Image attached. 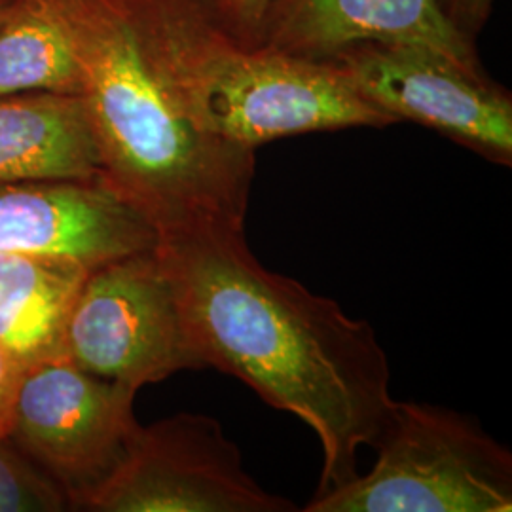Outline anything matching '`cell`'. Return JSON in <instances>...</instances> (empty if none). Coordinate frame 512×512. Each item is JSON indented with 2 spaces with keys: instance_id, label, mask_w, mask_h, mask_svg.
<instances>
[{
  "instance_id": "cell-1",
  "label": "cell",
  "mask_w": 512,
  "mask_h": 512,
  "mask_svg": "<svg viewBox=\"0 0 512 512\" xmlns=\"http://www.w3.org/2000/svg\"><path fill=\"white\" fill-rule=\"evenodd\" d=\"M158 253L203 368L238 378L310 425L323 448L317 492L357 475L359 450L393 403L389 361L370 323L264 268L245 226L165 232Z\"/></svg>"
},
{
  "instance_id": "cell-18",
  "label": "cell",
  "mask_w": 512,
  "mask_h": 512,
  "mask_svg": "<svg viewBox=\"0 0 512 512\" xmlns=\"http://www.w3.org/2000/svg\"><path fill=\"white\" fill-rule=\"evenodd\" d=\"M14 4V0H0V18L8 12V8Z\"/></svg>"
},
{
  "instance_id": "cell-14",
  "label": "cell",
  "mask_w": 512,
  "mask_h": 512,
  "mask_svg": "<svg viewBox=\"0 0 512 512\" xmlns=\"http://www.w3.org/2000/svg\"><path fill=\"white\" fill-rule=\"evenodd\" d=\"M71 503L50 476L0 439V512L69 511Z\"/></svg>"
},
{
  "instance_id": "cell-5",
  "label": "cell",
  "mask_w": 512,
  "mask_h": 512,
  "mask_svg": "<svg viewBox=\"0 0 512 512\" xmlns=\"http://www.w3.org/2000/svg\"><path fill=\"white\" fill-rule=\"evenodd\" d=\"M63 355L135 391L181 370H203L158 247L88 272L67 323Z\"/></svg>"
},
{
  "instance_id": "cell-17",
  "label": "cell",
  "mask_w": 512,
  "mask_h": 512,
  "mask_svg": "<svg viewBox=\"0 0 512 512\" xmlns=\"http://www.w3.org/2000/svg\"><path fill=\"white\" fill-rule=\"evenodd\" d=\"M19 376L21 368L12 361V357L4 349L0 348V439H6Z\"/></svg>"
},
{
  "instance_id": "cell-4",
  "label": "cell",
  "mask_w": 512,
  "mask_h": 512,
  "mask_svg": "<svg viewBox=\"0 0 512 512\" xmlns=\"http://www.w3.org/2000/svg\"><path fill=\"white\" fill-rule=\"evenodd\" d=\"M370 446L366 475L315 492L304 511H512V454L471 416L393 399Z\"/></svg>"
},
{
  "instance_id": "cell-9",
  "label": "cell",
  "mask_w": 512,
  "mask_h": 512,
  "mask_svg": "<svg viewBox=\"0 0 512 512\" xmlns=\"http://www.w3.org/2000/svg\"><path fill=\"white\" fill-rule=\"evenodd\" d=\"M158 243L154 222L103 181L0 183V253L67 258L92 270Z\"/></svg>"
},
{
  "instance_id": "cell-11",
  "label": "cell",
  "mask_w": 512,
  "mask_h": 512,
  "mask_svg": "<svg viewBox=\"0 0 512 512\" xmlns=\"http://www.w3.org/2000/svg\"><path fill=\"white\" fill-rule=\"evenodd\" d=\"M101 175L82 95H0V183L101 181Z\"/></svg>"
},
{
  "instance_id": "cell-8",
  "label": "cell",
  "mask_w": 512,
  "mask_h": 512,
  "mask_svg": "<svg viewBox=\"0 0 512 512\" xmlns=\"http://www.w3.org/2000/svg\"><path fill=\"white\" fill-rule=\"evenodd\" d=\"M372 105L494 164L512 165V97L484 69L412 42L368 40L330 57Z\"/></svg>"
},
{
  "instance_id": "cell-7",
  "label": "cell",
  "mask_w": 512,
  "mask_h": 512,
  "mask_svg": "<svg viewBox=\"0 0 512 512\" xmlns=\"http://www.w3.org/2000/svg\"><path fill=\"white\" fill-rule=\"evenodd\" d=\"M82 511L294 512L296 505L247 473L219 420L184 412L141 425Z\"/></svg>"
},
{
  "instance_id": "cell-15",
  "label": "cell",
  "mask_w": 512,
  "mask_h": 512,
  "mask_svg": "<svg viewBox=\"0 0 512 512\" xmlns=\"http://www.w3.org/2000/svg\"><path fill=\"white\" fill-rule=\"evenodd\" d=\"M272 0H207L211 18L239 44L255 48L258 29Z\"/></svg>"
},
{
  "instance_id": "cell-2",
  "label": "cell",
  "mask_w": 512,
  "mask_h": 512,
  "mask_svg": "<svg viewBox=\"0 0 512 512\" xmlns=\"http://www.w3.org/2000/svg\"><path fill=\"white\" fill-rule=\"evenodd\" d=\"M101 181L160 236L196 224L245 226L255 150L224 143L179 109L137 0H61Z\"/></svg>"
},
{
  "instance_id": "cell-10",
  "label": "cell",
  "mask_w": 512,
  "mask_h": 512,
  "mask_svg": "<svg viewBox=\"0 0 512 512\" xmlns=\"http://www.w3.org/2000/svg\"><path fill=\"white\" fill-rule=\"evenodd\" d=\"M368 40L423 44L482 67L475 42L444 18L435 0H272L255 48L330 59Z\"/></svg>"
},
{
  "instance_id": "cell-16",
  "label": "cell",
  "mask_w": 512,
  "mask_h": 512,
  "mask_svg": "<svg viewBox=\"0 0 512 512\" xmlns=\"http://www.w3.org/2000/svg\"><path fill=\"white\" fill-rule=\"evenodd\" d=\"M444 18L448 19L463 37L475 42L492 16L495 0H435Z\"/></svg>"
},
{
  "instance_id": "cell-13",
  "label": "cell",
  "mask_w": 512,
  "mask_h": 512,
  "mask_svg": "<svg viewBox=\"0 0 512 512\" xmlns=\"http://www.w3.org/2000/svg\"><path fill=\"white\" fill-rule=\"evenodd\" d=\"M80 90V63L61 0H14L0 18V95Z\"/></svg>"
},
{
  "instance_id": "cell-12",
  "label": "cell",
  "mask_w": 512,
  "mask_h": 512,
  "mask_svg": "<svg viewBox=\"0 0 512 512\" xmlns=\"http://www.w3.org/2000/svg\"><path fill=\"white\" fill-rule=\"evenodd\" d=\"M90 268L55 256L0 253V348L23 370L65 357V332Z\"/></svg>"
},
{
  "instance_id": "cell-6",
  "label": "cell",
  "mask_w": 512,
  "mask_h": 512,
  "mask_svg": "<svg viewBox=\"0 0 512 512\" xmlns=\"http://www.w3.org/2000/svg\"><path fill=\"white\" fill-rule=\"evenodd\" d=\"M137 391L57 357L21 370L6 439L82 511L139 431Z\"/></svg>"
},
{
  "instance_id": "cell-3",
  "label": "cell",
  "mask_w": 512,
  "mask_h": 512,
  "mask_svg": "<svg viewBox=\"0 0 512 512\" xmlns=\"http://www.w3.org/2000/svg\"><path fill=\"white\" fill-rule=\"evenodd\" d=\"M139 8L179 109L224 143L256 150L300 133L397 124L332 59L239 44L207 0H139Z\"/></svg>"
}]
</instances>
